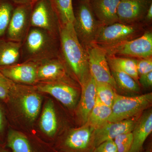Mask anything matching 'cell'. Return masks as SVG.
<instances>
[{
  "instance_id": "obj_1",
  "label": "cell",
  "mask_w": 152,
  "mask_h": 152,
  "mask_svg": "<svg viewBox=\"0 0 152 152\" xmlns=\"http://www.w3.org/2000/svg\"><path fill=\"white\" fill-rule=\"evenodd\" d=\"M60 55L59 38L45 30L31 27L22 43L20 62H42Z\"/></svg>"
},
{
  "instance_id": "obj_2",
  "label": "cell",
  "mask_w": 152,
  "mask_h": 152,
  "mask_svg": "<svg viewBox=\"0 0 152 152\" xmlns=\"http://www.w3.org/2000/svg\"><path fill=\"white\" fill-rule=\"evenodd\" d=\"M59 40L60 55L80 82L89 72L88 54L77 37L72 23L61 26Z\"/></svg>"
},
{
  "instance_id": "obj_3",
  "label": "cell",
  "mask_w": 152,
  "mask_h": 152,
  "mask_svg": "<svg viewBox=\"0 0 152 152\" xmlns=\"http://www.w3.org/2000/svg\"><path fill=\"white\" fill-rule=\"evenodd\" d=\"M74 30L86 50L94 44L99 30L102 26L95 16L89 0H76L73 2Z\"/></svg>"
},
{
  "instance_id": "obj_4",
  "label": "cell",
  "mask_w": 152,
  "mask_h": 152,
  "mask_svg": "<svg viewBox=\"0 0 152 152\" xmlns=\"http://www.w3.org/2000/svg\"><path fill=\"white\" fill-rule=\"evenodd\" d=\"M142 26L136 23H115L102 26L99 30L94 44L102 48L113 46L140 37L145 32Z\"/></svg>"
},
{
  "instance_id": "obj_5",
  "label": "cell",
  "mask_w": 152,
  "mask_h": 152,
  "mask_svg": "<svg viewBox=\"0 0 152 152\" xmlns=\"http://www.w3.org/2000/svg\"><path fill=\"white\" fill-rule=\"evenodd\" d=\"M152 102V93L133 97L116 94L108 122H115L130 119L150 107Z\"/></svg>"
},
{
  "instance_id": "obj_6",
  "label": "cell",
  "mask_w": 152,
  "mask_h": 152,
  "mask_svg": "<svg viewBox=\"0 0 152 152\" xmlns=\"http://www.w3.org/2000/svg\"><path fill=\"white\" fill-rule=\"evenodd\" d=\"M104 49L109 56L134 57L139 59L151 57L152 33L150 31H145L141 36L134 39Z\"/></svg>"
},
{
  "instance_id": "obj_7",
  "label": "cell",
  "mask_w": 152,
  "mask_h": 152,
  "mask_svg": "<svg viewBox=\"0 0 152 152\" xmlns=\"http://www.w3.org/2000/svg\"><path fill=\"white\" fill-rule=\"evenodd\" d=\"M31 27L42 29L59 38L61 24L49 0H38L33 4Z\"/></svg>"
},
{
  "instance_id": "obj_8",
  "label": "cell",
  "mask_w": 152,
  "mask_h": 152,
  "mask_svg": "<svg viewBox=\"0 0 152 152\" xmlns=\"http://www.w3.org/2000/svg\"><path fill=\"white\" fill-rule=\"evenodd\" d=\"M86 51L89 70L96 81L109 84L116 89L117 86L112 76L105 50L94 44Z\"/></svg>"
},
{
  "instance_id": "obj_9",
  "label": "cell",
  "mask_w": 152,
  "mask_h": 152,
  "mask_svg": "<svg viewBox=\"0 0 152 152\" xmlns=\"http://www.w3.org/2000/svg\"><path fill=\"white\" fill-rule=\"evenodd\" d=\"M33 4L15 6L5 38L23 42L31 27V16Z\"/></svg>"
},
{
  "instance_id": "obj_10",
  "label": "cell",
  "mask_w": 152,
  "mask_h": 152,
  "mask_svg": "<svg viewBox=\"0 0 152 152\" xmlns=\"http://www.w3.org/2000/svg\"><path fill=\"white\" fill-rule=\"evenodd\" d=\"M71 131L61 143V148L68 152H92L94 148L93 134L94 130L87 123Z\"/></svg>"
},
{
  "instance_id": "obj_11",
  "label": "cell",
  "mask_w": 152,
  "mask_h": 152,
  "mask_svg": "<svg viewBox=\"0 0 152 152\" xmlns=\"http://www.w3.org/2000/svg\"><path fill=\"white\" fill-rule=\"evenodd\" d=\"M67 69L61 55L56 58L39 63L37 72V83L62 82L72 85Z\"/></svg>"
},
{
  "instance_id": "obj_12",
  "label": "cell",
  "mask_w": 152,
  "mask_h": 152,
  "mask_svg": "<svg viewBox=\"0 0 152 152\" xmlns=\"http://www.w3.org/2000/svg\"><path fill=\"white\" fill-rule=\"evenodd\" d=\"M36 88L41 92L53 96L68 107L75 104L78 92L72 85L62 82H40L37 83Z\"/></svg>"
},
{
  "instance_id": "obj_13",
  "label": "cell",
  "mask_w": 152,
  "mask_h": 152,
  "mask_svg": "<svg viewBox=\"0 0 152 152\" xmlns=\"http://www.w3.org/2000/svg\"><path fill=\"white\" fill-rule=\"evenodd\" d=\"M39 63L23 62L0 67V73L13 83L25 85L36 84Z\"/></svg>"
},
{
  "instance_id": "obj_14",
  "label": "cell",
  "mask_w": 152,
  "mask_h": 152,
  "mask_svg": "<svg viewBox=\"0 0 152 152\" xmlns=\"http://www.w3.org/2000/svg\"><path fill=\"white\" fill-rule=\"evenodd\" d=\"M152 4V0H121L117 10L119 22L133 24L143 20Z\"/></svg>"
},
{
  "instance_id": "obj_15",
  "label": "cell",
  "mask_w": 152,
  "mask_h": 152,
  "mask_svg": "<svg viewBox=\"0 0 152 152\" xmlns=\"http://www.w3.org/2000/svg\"><path fill=\"white\" fill-rule=\"evenodd\" d=\"M136 123L132 118L115 122H107L93 132L94 147L95 148L106 141L113 140L121 134L132 132Z\"/></svg>"
},
{
  "instance_id": "obj_16",
  "label": "cell",
  "mask_w": 152,
  "mask_h": 152,
  "mask_svg": "<svg viewBox=\"0 0 152 152\" xmlns=\"http://www.w3.org/2000/svg\"><path fill=\"white\" fill-rule=\"evenodd\" d=\"M79 83L81 87V95L78 112L83 123L85 124L96 103V83L89 72L85 75Z\"/></svg>"
},
{
  "instance_id": "obj_17",
  "label": "cell",
  "mask_w": 152,
  "mask_h": 152,
  "mask_svg": "<svg viewBox=\"0 0 152 152\" xmlns=\"http://www.w3.org/2000/svg\"><path fill=\"white\" fill-rule=\"evenodd\" d=\"M121 0H89L95 16L102 26L118 23V6Z\"/></svg>"
},
{
  "instance_id": "obj_18",
  "label": "cell",
  "mask_w": 152,
  "mask_h": 152,
  "mask_svg": "<svg viewBox=\"0 0 152 152\" xmlns=\"http://www.w3.org/2000/svg\"><path fill=\"white\" fill-rule=\"evenodd\" d=\"M152 132L151 110L144 113L136 122L132 133L133 142L129 152H141L144 143Z\"/></svg>"
},
{
  "instance_id": "obj_19",
  "label": "cell",
  "mask_w": 152,
  "mask_h": 152,
  "mask_svg": "<svg viewBox=\"0 0 152 152\" xmlns=\"http://www.w3.org/2000/svg\"><path fill=\"white\" fill-rule=\"evenodd\" d=\"M22 43L0 39V67L20 62Z\"/></svg>"
},
{
  "instance_id": "obj_20",
  "label": "cell",
  "mask_w": 152,
  "mask_h": 152,
  "mask_svg": "<svg viewBox=\"0 0 152 152\" xmlns=\"http://www.w3.org/2000/svg\"><path fill=\"white\" fill-rule=\"evenodd\" d=\"M41 130L48 137H53L58 128V122L53 102L51 100L47 101L44 106L40 120Z\"/></svg>"
},
{
  "instance_id": "obj_21",
  "label": "cell",
  "mask_w": 152,
  "mask_h": 152,
  "mask_svg": "<svg viewBox=\"0 0 152 152\" xmlns=\"http://www.w3.org/2000/svg\"><path fill=\"white\" fill-rule=\"evenodd\" d=\"M107 59L110 69L121 71L128 74L139 83L137 59L107 55Z\"/></svg>"
},
{
  "instance_id": "obj_22",
  "label": "cell",
  "mask_w": 152,
  "mask_h": 152,
  "mask_svg": "<svg viewBox=\"0 0 152 152\" xmlns=\"http://www.w3.org/2000/svg\"><path fill=\"white\" fill-rule=\"evenodd\" d=\"M111 113L112 108L102 103L97 96L96 103L86 123L96 129L107 122Z\"/></svg>"
},
{
  "instance_id": "obj_23",
  "label": "cell",
  "mask_w": 152,
  "mask_h": 152,
  "mask_svg": "<svg viewBox=\"0 0 152 152\" xmlns=\"http://www.w3.org/2000/svg\"><path fill=\"white\" fill-rule=\"evenodd\" d=\"M25 94L21 99V107L25 116L31 121H33L40 110L42 97L35 92L28 93Z\"/></svg>"
},
{
  "instance_id": "obj_24",
  "label": "cell",
  "mask_w": 152,
  "mask_h": 152,
  "mask_svg": "<svg viewBox=\"0 0 152 152\" xmlns=\"http://www.w3.org/2000/svg\"><path fill=\"white\" fill-rule=\"evenodd\" d=\"M57 14L61 26L73 23L74 17L73 0H49Z\"/></svg>"
},
{
  "instance_id": "obj_25",
  "label": "cell",
  "mask_w": 152,
  "mask_h": 152,
  "mask_svg": "<svg viewBox=\"0 0 152 152\" xmlns=\"http://www.w3.org/2000/svg\"><path fill=\"white\" fill-rule=\"evenodd\" d=\"M7 144L13 152H35L27 137L17 131H10L7 138Z\"/></svg>"
},
{
  "instance_id": "obj_26",
  "label": "cell",
  "mask_w": 152,
  "mask_h": 152,
  "mask_svg": "<svg viewBox=\"0 0 152 152\" xmlns=\"http://www.w3.org/2000/svg\"><path fill=\"white\" fill-rule=\"evenodd\" d=\"M117 86L126 91L138 93L140 91L138 83L128 74L121 71L110 69Z\"/></svg>"
},
{
  "instance_id": "obj_27",
  "label": "cell",
  "mask_w": 152,
  "mask_h": 152,
  "mask_svg": "<svg viewBox=\"0 0 152 152\" xmlns=\"http://www.w3.org/2000/svg\"><path fill=\"white\" fill-rule=\"evenodd\" d=\"M15 6L9 0H0V39L5 37Z\"/></svg>"
},
{
  "instance_id": "obj_28",
  "label": "cell",
  "mask_w": 152,
  "mask_h": 152,
  "mask_svg": "<svg viewBox=\"0 0 152 152\" xmlns=\"http://www.w3.org/2000/svg\"><path fill=\"white\" fill-rule=\"evenodd\" d=\"M97 96L102 103L111 107L116 93L115 89L109 84L96 82Z\"/></svg>"
},
{
  "instance_id": "obj_29",
  "label": "cell",
  "mask_w": 152,
  "mask_h": 152,
  "mask_svg": "<svg viewBox=\"0 0 152 152\" xmlns=\"http://www.w3.org/2000/svg\"><path fill=\"white\" fill-rule=\"evenodd\" d=\"M113 141L118 152H129L132 144V132L121 134L116 137Z\"/></svg>"
},
{
  "instance_id": "obj_30",
  "label": "cell",
  "mask_w": 152,
  "mask_h": 152,
  "mask_svg": "<svg viewBox=\"0 0 152 152\" xmlns=\"http://www.w3.org/2000/svg\"><path fill=\"white\" fill-rule=\"evenodd\" d=\"M13 83L0 73V99L6 100L9 97L11 91L14 90Z\"/></svg>"
},
{
  "instance_id": "obj_31",
  "label": "cell",
  "mask_w": 152,
  "mask_h": 152,
  "mask_svg": "<svg viewBox=\"0 0 152 152\" xmlns=\"http://www.w3.org/2000/svg\"><path fill=\"white\" fill-rule=\"evenodd\" d=\"M137 68L139 77L152 72V57L137 59Z\"/></svg>"
},
{
  "instance_id": "obj_32",
  "label": "cell",
  "mask_w": 152,
  "mask_h": 152,
  "mask_svg": "<svg viewBox=\"0 0 152 152\" xmlns=\"http://www.w3.org/2000/svg\"><path fill=\"white\" fill-rule=\"evenodd\" d=\"M92 152H118V151L113 140H108L95 147Z\"/></svg>"
},
{
  "instance_id": "obj_33",
  "label": "cell",
  "mask_w": 152,
  "mask_h": 152,
  "mask_svg": "<svg viewBox=\"0 0 152 152\" xmlns=\"http://www.w3.org/2000/svg\"><path fill=\"white\" fill-rule=\"evenodd\" d=\"M138 82L144 88H150L152 86V72L139 76Z\"/></svg>"
},
{
  "instance_id": "obj_34",
  "label": "cell",
  "mask_w": 152,
  "mask_h": 152,
  "mask_svg": "<svg viewBox=\"0 0 152 152\" xmlns=\"http://www.w3.org/2000/svg\"><path fill=\"white\" fill-rule=\"evenodd\" d=\"M143 20L146 23H151L152 20V4L148 9Z\"/></svg>"
},
{
  "instance_id": "obj_35",
  "label": "cell",
  "mask_w": 152,
  "mask_h": 152,
  "mask_svg": "<svg viewBox=\"0 0 152 152\" xmlns=\"http://www.w3.org/2000/svg\"><path fill=\"white\" fill-rule=\"evenodd\" d=\"M13 3L16 6L19 5L26 4H32L34 2L33 0H9Z\"/></svg>"
},
{
  "instance_id": "obj_36",
  "label": "cell",
  "mask_w": 152,
  "mask_h": 152,
  "mask_svg": "<svg viewBox=\"0 0 152 152\" xmlns=\"http://www.w3.org/2000/svg\"><path fill=\"white\" fill-rule=\"evenodd\" d=\"M4 127V118L3 113L0 109V133H1L3 130Z\"/></svg>"
},
{
  "instance_id": "obj_37",
  "label": "cell",
  "mask_w": 152,
  "mask_h": 152,
  "mask_svg": "<svg viewBox=\"0 0 152 152\" xmlns=\"http://www.w3.org/2000/svg\"><path fill=\"white\" fill-rule=\"evenodd\" d=\"M0 152H8L7 151L4 150H0Z\"/></svg>"
},
{
  "instance_id": "obj_38",
  "label": "cell",
  "mask_w": 152,
  "mask_h": 152,
  "mask_svg": "<svg viewBox=\"0 0 152 152\" xmlns=\"http://www.w3.org/2000/svg\"><path fill=\"white\" fill-rule=\"evenodd\" d=\"M145 152H152V151L151 150H147V151H146Z\"/></svg>"
},
{
  "instance_id": "obj_39",
  "label": "cell",
  "mask_w": 152,
  "mask_h": 152,
  "mask_svg": "<svg viewBox=\"0 0 152 152\" xmlns=\"http://www.w3.org/2000/svg\"><path fill=\"white\" fill-rule=\"evenodd\" d=\"M38 1V0H33V1L35 2L36 1Z\"/></svg>"
}]
</instances>
